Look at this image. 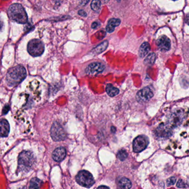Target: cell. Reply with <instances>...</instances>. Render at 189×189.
Listing matches in <instances>:
<instances>
[{
    "label": "cell",
    "instance_id": "12",
    "mask_svg": "<svg viewBox=\"0 0 189 189\" xmlns=\"http://www.w3.org/2000/svg\"><path fill=\"white\" fill-rule=\"evenodd\" d=\"M67 155L66 149L64 147H59L54 150L52 153V158L56 162L63 161Z\"/></svg>",
    "mask_w": 189,
    "mask_h": 189
},
{
    "label": "cell",
    "instance_id": "11",
    "mask_svg": "<svg viewBox=\"0 0 189 189\" xmlns=\"http://www.w3.org/2000/svg\"><path fill=\"white\" fill-rule=\"evenodd\" d=\"M105 66L102 63L94 62L88 65L85 69V73L88 75L100 73L104 69Z\"/></svg>",
    "mask_w": 189,
    "mask_h": 189
},
{
    "label": "cell",
    "instance_id": "31",
    "mask_svg": "<svg viewBox=\"0 0 189 189\" xmlns=\"http://www.w3.org/2000/svg\"><path fill=\"white\" fill-rule=\"evenodd\" d=\"M112 132H116V128L112 127Z\"/></svg>",
    "mask_w": 189,
    "mask_h": 189
},
{
    "label": "cell",
    "instance_id": "17",
    "mask_svg": "<svg viewBox=\"0 0 189 189\" xmlns=\"http://www.w3.org/2000/svg\"><path fill=\"white\" fill-rule=\"evenodd\" d=\"M106 92L108 96L113 97L116 96L119 93V90L117 88L114 87L113 85L111 84H108L106 87Z\"/></svg>",
    "mask_w": 189,
    "mask_h": 189
},
{
    "label": "cell",
    "instance_id": "15",
    "mask_svg": "<svg viewBox=\"0 0 189 189\" xmlns=\"http://www.w3.org/2000/svg\"><path fill=\"white\" fill-rule=\"evenodd\" d=\"M150 50V45L148 42H144L140 47L139 50V55L141 58H144L149 53Z\"/></svg>",
    "mask_w": 189,
    "mask_h": 189
},
{
    "label": "cell",
    "instance_id": "23",
    "mask_svg": "<svg viewBox=\"0 0 189 189\" xmlns=\"http://www.w3.org/2000/svg\"><path fill=\"white\" fill-rule=\"evenodd\" d=\"M176 186L179 188H185V187H187V184L184 181L180 179V180L178 181Z\"/></svg>",
    "mask_w": 189,
    "mask_h": 189
},
{
    "label": "cell",
    "instance_id": "24",
    "mask_svg": "<svg viewBox=\"0 0 189 189\" xmlns=\"http://www.w3.org/2000/svg\"><path fill=\"white\" fill-rule=\"evenodd\" d=\"M176 179L175 177H170L167 180V186H171V185H173L175 184L176 183Z\"/></svg>",
    "mask_w": 189,
    "mask_h": 189
},
{
    "label": "cell",
    "instance_id": "1",
    "mask_svg": "<svg viewBox=\"0 0 189 189\" xmlns=\"http://www.w3.org/2000/svg\"><path fill=\"white\" fill-rule=\"evenodd\" d=\"M41 153V149L36 143H20L5 159L9 175L18 179L30 175L38 167Z\"/></svg>",
    "mask_w": 189,
    "mask_h": 189
},
{
    "label": "cell",
    "instance_id": "3",
    "mask_svg": "<svg viewBox=\"0 0 189 189\" xmlns=\"http://www.w3.org/2000/svg\"><path fill=\"white\" fill-rule=\"evenodd\" d=\"M8 14L10 18L21 24L27 22L28 16L25 10L20 4H12L9 7Z\"/></svg>",
    "mask_w": 189,
    "mask_h": 189
},
{
    "label": "cell",
    "instance_id": "22",
    "mask_svg": "<svg viewBox=\"0 0 189 189\" xmlns=\"http://www.w3.org/2000/svg\"><path fill=\"white\" fill-rule=\"evenodd\" d=\"M118 158L121 161H124V160H125L127 158V152H126V151L124 150H121L119 151L118 153Z\"/></svg>",
    "mask_w": 189,
    "mask_h": 189
},
{
    "label": "cell",
    "instance_id": "20",
    "mask_svg": "<svg viewBox=\"0 0 189 189\" xmlns=\"http://www.w3.org/2000/svg\"><path fill=\"white\" fill-rule=\"evenodd\" d=\"M28 189H40V181L36 178H33L30 181Z\"/></svg>",
    "mask_w": 189,
    "mask_h": 189
},
{
    "label": "cell",
    "instance_id": "26",
    "mask_svg": "<svg viewBox=\"0 0 189 189\" xmlns=\"http://www.w3.org/2000/svg\"><path fill=\"white\" fill-rule=\"evenodd\" d=\"M9 109H10V108H9V105H6V106H5V107H4V108H3V114H7V112H9Z\"/></svg>",
    "mask_w": 189,
    "mask_h": 189
},
{
    "label": "cell",
    "instance_id": "9",
    "mask_svg": "<svg viewBox=\"0 0 189 189\" xmlns=\"http://www.w3.org/2000/svg\"><path fill=\"white\" fill-rule=\"evenodd\" d=\"M155 134L159 138H168L172 135V128L167 124H161L155 130Z\"/></svg>",
    "mask_w": 189,
    "mask_h": 189
},
{
    "label": "cell",
    "instance_id": "21",
    "mask_svg": "<svg viewBox=\"0 0 189 189\" xmlns=\"http://www.w3.org/2000/svg\"><path fill=\"white\" fill-rule=\"evenodd\" d=\"M100 6H101V2L100 1H98V0H94L91 2V5H90L91 8L94 11H98L100 9Z\"/></svg>",
    "mask_w": 189,
    "mask_h": 189
},
{
    "label": "cell",
    "instance_id": "7",
    "mask_svg": "<svg viewBox=\"0 0 189 189\" xmlns=\"http://www.w3.org/2000/svg\"><path fill=\"white\" fill-rule=\"evenodd\" d=\"M185 118V112L182 109H178L171 114L168 120L167 125L171 128H175L180 125Z\"/></svg>",
    "mask_w": 189,
    "mask_h": 189
},
{
    "label": "cell",
    "instance_id": "28",
    "mask_svg": "<svg viewBox=\"0 0 189 189\" xmlns=\"http://www.w3.org/2000/svg\"><path fill=\"white\" fill-rule=\"evenodd\" d=\"M97 189H110L109 187H108L107 186H100L98 187Z\"/></svg>",
    "mask_w": 189,
    "mask_h": 189
},
{
    "label": "cell",
    "instance_id": "10",
    "mask_svg": "<svg viewBox=\"0 0 189 189\" xmlns=\"http://www.w3.org/2000/svg\"><path fill=\"white\" fill-rule=\"evenodd\" d=\"M154 94L149 87H145L140 90L136 95V99L139 102H147L152 98Z\"/></svg>",
    "mask_w": 189,
    "mask_h": 189
},
{
    "label": "cell",
    "instance_id": "30",
    "mask_svg": "<svg viewBox=\"0 0 189 189\" xmlns=\"http://www.w3.org/2000/svg\"><path fill=\"white\" fill-rule=\"evenodd\" d=\"M2 27H3V22L0 20V31L2 30Z\"/></svg>",
    "mask_w": 189,
    "mask_h": 189
},
{
    "label": "cell",
    "instance_id": "19",
    "mask_svg": "<svg viewBox=\"0 0 189 189\" xmlns=\"http://www.w3.org/2000/svg\"><path fill=\"white\" fill-rule=\"evenodd\" d=\"M156 58V54L154 53H151L144 60V63L148 65H152L155 62Z\"/></svg>",
    "mask_w": 189,
    "mask_h": 189
},
{
    "label": "cell",
    "instance_id": "6",
    "mask_svg": "<svg viewBox=\"0 0 189 189\" xmlns=\"http://www.w3.org/2000/svg\"><path fill=\"white\" fill-rule=\"evenodd\" d=\"M27 51L33 57L40 56L44 52L45 45L41 40L37 39L31 40L28 43Z\"/></svg>",
    "mask_w": 189,
    "mask_h": 189
},
{
    "label": "cell",
    "instance_id": "4",
    "mask_svg": "<svg viewBox=\"0 0 189 189\" xmlns=\"http://www.w3.org/2000/svg\"><path fill=\"white\" fill-rule=\"evenodd\" d=\"M49 136L54 141H61L67 138V134L61 124L54 122L51 127Z\"/></svg>",
    "mask_w": 189,
    "mask_h": 189
},
{
    "label": "cell",
    "instance_id": "29",
    "mask_svg": "<svg viewBox=\"0 0 189 189\" xmlns=\"http://www.w3.org/2000/svg\"><path fill=\"white\" fill-rule=\"evenodd\" d=\"M18 189H27V187L26 185H22V186H20L19 187L17 188Z\"/></svg>",
    "mask_w": 189,
    "mask_h": 189
},
{
    "label": "cell",
    "instance_id": "14",
    "mask_svg": "<svg viewBox=\"0 0 189 189\" xmlns=\"http://www.w3.org/2000/svg\"><path fill=\"white\" fill-rule=\"evenodd\" d=\"M121 21L118 18H111L108 21L107 26L106 27V30L109 33H112L115 30L116 27L120 25Z\"/></svg>",
    "mask_w": 189,
    "mask_h": 189
},
{
    "label": "cell",
    "instance_id": "8",
    "mask_svg": "<svg viewBox=\"0 0 189 189\" xmlns=\"http://www.w3.org/2000/svg\"><path fill=\"white\" fill-rule=\"evenodd\" d=\"M149 144V140L146 136H137L133 141V150L135 152H140L147 148Z\"/></svg>",
    "mask_w": 189,
    "mask_h": 189
},
{
    "label": "cell",
    "instance_id": "27",
    "mask_svg": "<svg viewBox=\"0 0 189 189\" xmlns=\"http://www.w3.org/2000/svg\"><path fill=\"white\" fill-rule=\"evenodd\" d=\"M99 24L98 23L96 22H94L92 24V28L93 29H95V28H97V27L98 26Z\"/></svg>",
    "mask_w": 189,
    "mask_h": 189
},
{
    "label": "cell",
    "instance_id": "16",
    "mask_svg": "<svg viewBox=\"0 0 189 189\" xmlns=\"http://www.w3.org/2000/svg\"><path fill=\"white\" fill-rule=\"evenodd\" d=\"M108 46V41H105L99 44V45H97L96 48H94L92 52L95 54H99L103 52L107 49Z\"/></svg>",
    "mask_w": 189,
    "mask_h": 189
},
{
    "label": "cell",
    "instance_id": "5",
    "mask_svg": "<svg viewBox=\"0 0 189 189\" xmlns=\"http://www.w3.org/2000/svg\"><path fill=\"white\" fill-rule=\"evenodd\" d=\"M77 182L81 186L89 188L94 183L93 175L86 170L80 171L76 176Z\"/></svg>",
    "mask_w": 189,
    "mask_h": 189
},
{
    "label": "cell",
    "instance_id": "13",
    "mask_svg": "<svg viewBox=\"0 0 189 189\" xmlns=\"http://www.w3.org/2000/svg\"><path fill=\"white\" fill-rule=\"evenodd\" d=\"M157 45L160 51L163 52L169 51L171 48V42L166 36H162L158 40Z\"/></svg>",
    "mask_w": 189,
    "mask_h": 189
},
{
    "label": "cell",
    "instance_id": "18",
    "mask_svg": "<svg viewBox=\"0 0 189 189\" xmlns=\"http://www.w3.org/2000/svg\"><path fill=\"white\" fill-rule=\"evenodd\" d=\"M119 186L121 189H129L132 187V183L127 178H121L119 181Z\"/></svg>",
    "mask_w": 189,
    "mask_h": 189
},
{
    "label": "cell",
    "instance_id": "2",
    "mask_svg": "<svg viewBox=\"0 0 189 189\" xmlns=\"http://www.w3.org/2000/svg\"><path fill=\"white\" fill-rule=\"evenodd\" d=\"M27 75L25 67L21 65H17L9 69L6 76V81L10 86H15L24 80Z\"/></svg>",
    "mask_w": 189,
    "mask_h": 189
},
{
    "label": "cell",
    "instance_id": "25",
    "mask_svg": "<svg viewBox=\"0 0 189 189\" xmlns=\"http://www.w3.org/2000/svg\"><path fill=\"white\" fill-rule=\"evenodd\" d=\"M78 14L81 16L82 17H87V14L86 13V12H85L84 10H79L78 11Z\"/></svg>",
    "mask_w": 189,
    "mask_h": 189
}]
</instances>
